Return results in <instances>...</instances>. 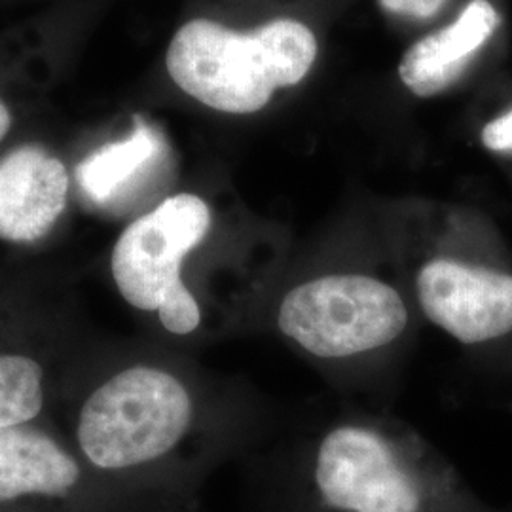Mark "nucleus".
Returning <instances> with one entry per match:
<instances>
[{
  "label": "nucleus",
  "instance_id": "f257e3e1",
  "mask_svg": "<svg viewBox=\"0 0 512 512\" xmlns=\"http://www.w3.org/2000/svg\"><path fill=\"white\" fill-rule=\"evenodd\" d=\"M315 55L313 33L294 19H275L245 35L209 19H194L171 40L167 71L203 105L251 114L264 109L277 88L298 84Z\"/></svg>",
  "mask_w": 512,
  "mask_h": 512
},
{
  "label": "nucleus",
  "instance_id": "f03ea898",
  "mask_svg": "<svg viewBox=\"0 0 512 512\" xmlns=\"http://www.w3.org/2000/svg\"><path fill=\"white\" fill-rule=\"evenodd\" d=\"M192 414V397L177 376L129 366L88 397L76 437L97 469L122 471L169 454L186 435Z\"/></svg>",
  "mask_w": 512,
  "mask_h": 512
},
{
  "label": "nucleus",
  "instance_id": "7ed1b4c3",
  "mask_svg": "<svg viewBox=\"0 0 512 512\" xmlns=\"http://www.w3.org/2000/svg\"><path fill=\"white\" fill-rule=\"evenodd\" d=\"M277 327L315 357L344 359L395 342L408 327V308L378 277L321 275L283 296Z\"/></svg>",
  "mask_w": 512,
  "mask_h": 512
},
{
  "label": "nucleus",
  "instance_id": "20e7f679",
  "mask_svg": "<svg viewBox=\"0 0 512 512\" xmlns=\"http://www.w3.org/2000/svg\"><path fill=\"white\" fill-rule=\"evenodd\" d=\"M211 228V211L200 196L177 194L131 222L116 241L110 270L129 306L158 311L184 285V258Z\"/></svg>",
  "mask_w": 512,
  "mask_h": 512
},
{
  "label": "nucleus",
  "instance_id": "39448f33",
  "mask_svg": "<svg viewBox=\"0 0 512 512\" xmlns=\"http://www.w3.org/2000/svg\"><path fill=\"white\" fill-rule=\"evenodd\" d=\"M315 486L342 512H420L418 482L387 440L366 427H336L321 440Z\"/></svg>",
  "mask_w": 512,
  "mask_h": 512
},
{
  "label": "nucleus",
  "instance_id": "423d86ee",
  "mask_svg": "<svg viewBox=\"0 0 512 512\" xmlns=\"http://www.w3.org/2000/svg\"><path fill=\"white\" fill-rule=\"evenodd\" d=\"M416 294L423 315L465 346L512 334V272L490 262L433 258L421 266Z\"/></svg>",
  "mask_w": 512,
  "mask_h": 512
},
{
  "label": "nucleus",
  "instance_id": "0eeeda50",
  "mask_svg": "<svg viewBox=\"0 0 512 512\" xmlns=\"http://www.w3.org/2000/svg\"><path fill=\"white\" fill-rule=\"evenodd\" d=\"M69 173L59 158L23 145L0 158V239L35 243L63 215Z\"/></svg>",
  "mask_w": 512,
  "mask_h": 512
},
{
  "label": "nucleus",
  "instance_id": "6e6552de",
  "mask_svg": "<svg viewBox=\"0 0 512 512\" xmlns=\"http://www.w3.org/2000/svg\"><path fill=\"white\" fill-rule=\"evenodd\" d=\"M497 25L499 16L492 2H469L452 25L421 38L404 54L399 67L404 86L420 97L446 90L467 71Z\"/></svg>",
  "mask_w": 512,
  "mask_h": 512
},
{
  "label": "nucleus",
  "instance_id": "1a4fd4ad",
  "mask_svg": "<svg viewBox=\"0 0 512 512\" xmlns=\"http://www.w3.org/2000/svg\"><path fill=\"white\" fill-rule=\"evenodd\" d=\"M78 480V463L48 435L23 425L0 429V501L65 497Z\"/></svg>",
  "mask_w": 512,
  "mask_h": 512
},
{
  "label": "nucleus",
  "instance_id": "9d476101",
  "mask_svg": "<svg viewBox=\"0 0 512 512\" xmlns=\"http://www.w3.org/2000/svg\"><path fill=\"white\" fill-rule=\"evenodd\" d=\"M160 147V135L137 118L128 139L95 150L78 165V186L92 202H109L160 152Z\"/></svg>",
  "mask_w": 512,
  "mask_h": 512
},
{
  "label": "nucleus",
  "instance_id": "9b49d317",
  "mask_svg": "<svg viewBox=\"0 0 512 512\" xmlns=\"http://www.w3.org/2000/svg\"><path fill=\"white\" fill-rule=\"evenodd\" d=\"M42 406V366L25 355H0V429L35 420Z\"/></svg>",
  "mask_w": 512,
  "mask_h": 512
},
{
  "label": "nucleus",
  "instance_id": "f8f14e48",
  "mask_svg": "<svg viewBox=\"0 0 512 512\" xmlns=\"http://www.w3.org/2000/svg\"><path fill=\"white\" fill-rule=\"evenodd\" d=\"M158 317L167 332L186 336L200 327L202 311L194 294L186 285H181L165 298L164 304L158 308Z\"/></svg>",
  "mask_w": 512,
  "mask_h": 512
},
{
  "label": "nucleus",
  "instance_id": "ddd939ff",
  "mask_svg": "<svg viewBox=\"0 0 512 512\" xmlns=\"http://www.w3.org/2000/svg\"><path fill=\"white\" fill-rule=\"evenodd\" d=\"M482 145L495 154H512V109L484 126Z\"/></svg>",
  "mask_w": 512,
  "mask_h": 512
},
{
  "label": "nucleus",
  "instance_id": "4468645a",
  "mask_svg": "<svg viewBox=\"0 0 512 512\" xmlns=\"http://www.w3.org/2000/svg\"><path fill=\"white\" fill-rule=\"evenodd\" d=\"M444 2L446 0H380L385 10L412 18H431Z\"/></svg>",
  "mask_w": 512,
  "mask_h": 512
},
{
  "label": "nucleus",
  "instance_id": "2eb2a0df",
  "mask_svg": "<svg viewBox=\"0 0 512 512\" xmlns=\"http://www.w3.org/2000/svg\"><path fill=\"white\" fill-rule=\"evenodd\" d=\"M12 124V116H10V110L6 109V105L0 101V141L4 139V135L8 133Z\"/></svg>",
  "mask_w": 512,
  "mask_h": 512
}]
</instances>
